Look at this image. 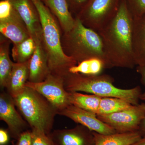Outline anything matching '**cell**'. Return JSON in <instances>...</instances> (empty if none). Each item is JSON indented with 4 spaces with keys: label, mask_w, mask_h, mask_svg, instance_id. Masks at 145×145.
<instances>
[{
    "label": "cell",
    "mask_w": 145,
    "mask_h": 145,
    "mask_svg": "<svg viewBox=\"0 0 145 145\" xmlns=\"http://www.w3.org/2000/svg\"><path fill=\"white\" fill-rule=\"evenodd\" d=\"M95 145H129L142 138L138 131L104 135L93 131Z\"/></svg>",
    "instance_id": "18"
},
{
    "label": "cell",
    "mask_w": 145,
    "mask_h": 145,
    "mask_svg": "<svg viewBox=\"0 0 145 145\" xmlns=\"http://www.w3.org/2000/svg\"><path fill=\"white\" fill-rule=\"evenodd\" d=\"M129 102L114 97H102L98 114H108L122 111L133 106Z\"/></svg>",
    "instance_id": "23"
},
{
    "label": "cell",
    "mask_w": 145,
    "mask_h": 145,
    "mask_svg": "<svg viewBox=\"0 0 145 145\" xmlns=\"http://www.w3.org/2000/svg\"><path fill=\"white\" fill-rule=\"evenodd\" d=\"M48 135L54 145H95L93 131L82 125L70 129L54 130Z\"/></svg>",
    "instance_id": "11"
},
{
    "label": "cell",
    "mask_w": 145,
    "mask_h": 145,
    "mask_svg": "<svg viewBox=\"0 0 145 145\" xmlns=\"http://www.w3.org/2000/svg\"><path fill=\"white\" fill-rule=\"evenodd\" d=\"M121 0H89L75 16L84 25L97 32L117 13Z\"/></svg>",
    "instance_id": "6"
},
{
    "label": "cell",
    "mask_w": 145,
    "mask_h": 145,
    "mask_svg": "<svg viewBox=\"0 0 145 145\" xmlns=\"http://www.w3.org/2000/svg\"><path fill=\"white\" fill-rule=\"evenodd\" d=\"M132 49L136 65L145 67V14L133 18Z\"/></svg>",
    "instance_id": "15"
},
{
    "label": "cell",
    "mask_w": 145,
    "mask_h": 145,
    "mask_svg": "<svg viewBox=\"0 0 145 145\" xmlns=\"http://www.w3.org/2000/svg\"><path fill=\"white\" fill-rule=\"evenodd\" d=\"M58 114L69 118L75 123L82 125L94 132L104 135L117 132L115 130L102 121L96 114L70 105Z\"/></svg>",
    "instance_id": "10"
},
{
    "label": "cell",
    "mask_w": 145,
    "mask_h": 145,
    "mask_svg": "<svg viewBox=\"0 0 145 145\" xmlns=\"http://www.w3.org/2000/svg\"><path fill=\"white\" fill-rule=\"evenodd\" d=\"M74 26L62 33L61 43L65 54L77 64L85 60L97 58L103 61L106 69L112 68L104 51L103 42L97 31L85 26L75 18Z\"/></svg>",
    "instance_id": "4"
},
{
    "label": "cell",
    "mask_w": 145,
    "mask_h": 145,
    "mask_svg": "<svg viewBox=\"0 0 145 145\" xmlns=\"http://www.w3.org/2000/svg\"><path fill=\"white\" fill-rule=\"evenodd\" d=\"M65 88L69 92H84L101 97L123 99L133 105H138L142 94L139 86L129 89L113 85L114 78L106 74L87 75L67 72L63 77Z\"/></svg>",
    "instance_id": "3"
},
{
    "label": "cell",
    "mask_w": 145,
    "mask_h": 145,
    "mask_svg": "<svg viewBox=\"0 0 145 145\" xmlns=\"http://www.w3.org/2000/svg\"><path fill=\"white\" fill-rule=\"evenodd\" d=\"M9 133L7 130L0 129V145H6L9 140Z\"/></svg>",
    "instance_id": "28"
},
{
    "label": "cell",
    "mask_w": 145,
    "mask_h": 145,
    "mask_svg": "<svg viewBox=\"0 0 145 145\" xmlns=\"http://www.w3.org/2000/svg\"><path fill=\"white\" fill-rule=\"evenodd\" d=\"M12 96L8 93L0 94V119L6 123L11 137L16 140L27 129L29 125L16 110Z\"/></svg>",
    "instance_id": "9"
},
{
    "label": "cell",
    "mask_w": 145,
    "mask_h": 145,
    "mask_svg": "<svg viewBox=\"0 0 145 145\" xmlns=\"http://www.w3.org/2000/svg\"><path fill=\"white\" fill-rule=\"evenodd\" d=\"M12 145H32L31 130H27L22 133L12 142Z\"/></svg>",
    "instance_id": "27"
},
{
    "label": "cell",
    "mask_w": 145,
    "mask_h": 145,
    "mask_svg": "<svg viewBox=\"0 0 145 145\" xmlns=\"http://www.w3.org/2000/svg\"><path fill=\"white\" fill-rule=\"evenodd\" d=\"M133 18L126 0H121L117 13L98 33L112 67L133 68L132 49Z\"/></svg>",
    "instance_id": "1"
},
{
    "label": "cell",
    "mask_w": 145,
    "mask_h": 145,
    "mask_svg": "<svg viewBox=\"0 0 145 145\" xmlns=\"http://www.w3.org/2000/svg\"><path fill=\"white\" fill-rule=\"evenodd\" d=\"M36 43L31 37L20 43L13 44L12 57L15 63H24L28 61L34 54Z\"/></svg>",
    "instance_id": "21"
},
{
    "label": "cell",
    "mask_w": 145,
    "mask_h": 145,
    "mask_svg": "<svg viewBox=\"0 0 145 145\" xmlns=\"http://www.w3.org/2000/svg\"><path fill=\"white\" fill-rule=\"evenodd\" d=\"M70 12L72 15L78 14L85 6L89 0H67Z\"/></svg>",
    "instance_id": "26"
},
{
    "label": "cell",
    "mask_w": 145,
    "mask_h": 145,
    "mask_svg": "<svg viewBox=\"0 0 145 145\" xmlns=\"http://www.w3.org/2000/svg\"><path fill=\"white\" fill-rule=\"evenodd\" d=\"M69 93L71 105L97 115L102 97L94 94H84L80 92Z\"/></svg>",
    "instance_id": "20"
},
{
    "label": "cell",
    "mask_w": 145,
    "mask_h": 145,
    "mask_svg": "<svg viewBox=\"0 0 145 145\" xmlns=\"http://www.w3.org/2000/svg\"><path fill=\"white\" fill-rule=\"evenodd\" d=\"M36 44H42V29L39 12L32 0H10Z\"/></svg>",
    "instance_id": "12"
},
{
    "label": "cell",
    "mask_w": 145,
    "mask_h": 145,
    "mask_svg": "<svg viewBox=\"0 0 145 145\" xmlns=\"http://www.w3.org/2000/svg\"><path fill=\"white\" fill-rule=\"evenodd\" d=\"M39 12L42 29V45L46 53L50 72L63 78L69 68L77 64L65 54L61 43L62 33L58 21L42 0H32Z\"/></svg>",
    "instance_id": "2"
},
{
    "label": "cell",
    "mask_w": 145,
    "mask_h": 145,
    "mask_svg": "<svg viewBox=\"0 0 145 145\" xmlns=\"http://www.w3.org/2000/svg\"><path fill=\"white\" fill-rule=\"evenodd\" d=\"M25 86L42 95L59 112L71 105L70 93L65 88L63 78L58 75L50 73L41 82L34 83L27 81Z\"/></svg>",
    "instance_id": "7"
},
{
    "label": "cell",
    "mask_w": 145,
    "mask_h": 145,
    "mask_svg": "<svg viewBox=\"0 0 145 145\" xmlns=\"http://www.w3.org/2000/svg\"><path fill=\"white\" fill-rule=\"evenodd\" d=\"M0 32L13 44L20 43L30 37L25 24L14 7L7 19L0 20Z\"/></svg>",
    "instance_id": "13"
},
{
    "label": "cell",
    "mask_w": 145,
    "mask_h": 145,
    "mask_svg": "<svg viewBox=\"0 0 145 145\" xmlns=\"http://www.w3.org/2000/svg\"><path fill=\"white\" fill-rule=\"evenodd\" d=\"M13 99L16 108L31 129L39 130L49 135L55 116L58 114L57 109L42 95L27 86Z\"/></svg>",
    "instance_id": "5"
},
{
    "label": "cell",
    "mask_w": 145,
    "mask_h": 145,
    "mask_svg": "<svg viewBox=\"0 0 145 145\" xmlns=\"http://www.w3.org/2000/svg\"><path fill=\"white\" fill-rule=\"evenodd\" d=\"M32 145H54L48 135L38 129L31 130Z\"/></svg>",
    "instance_id": "25"
},
{
    "label": "cell",
    "mask_w": 145,
    "mask_h": 145,
    "mask_svg": "<svg viewBox=\"0 0 145 145\" xmlns=\"http://www.w3.org/2000/svg\"><path fill=\"white\" fill-rule=\"evenodd\" d=\"M138 131L142 137H145V116L140 122Z\"/></svg>",
    "instance_id": "30"
},
{
    "label": "cell",
    "mask_w": 145,
    "mask_h": 145,
    "mask_svg": "<svg viewBox=\"0 0 145 145\" xmlns=\"http://www.w3.org/2000/svg\"><path fill=\"white\" fill-rule=\"evenodd\" d=\"M105 65L103 61L97 58L85 60L69 69L68 72L87 75L101 74Z\"/></svg>",
    "instance_id": "22"
},
{
    "label": "cell",
    "mask_w": 145,
    "mask_h": 145,
    "mask_svg": "<svg viewBox=\"0 0 145 145\" xmlns=\"http://www.w3.org/2000/svg\"><path fill=\"white\" fill-rule=\"evenodd\" d=\"M136 70L137 72L140 74L141 78V82L145 85V67L137 66ZM140 100L145 102V91L141 94Z\"/></svg>",
    "instance_id": "29"
},
{
    "label": "cell",
    "mask_w": 145,
    "mask_h": 145,
    "mask_svg": "<svg viewBox=\"0 0 145 145\" xmlns=\"http://www.w3.org/2000/svg\"><path fill=\"white\" fill-rule=\"evenodd\" d=\"M56 18L62 33L71 30L75 24V18L70 12L67 0H42Z\"/></svg>",
    "instance_id": "16"
},
{
    "label": "cell",
    "mask_w": 145,
    "mask_h": 145,
    "mask_svg": "<svg viewBox=\"0 0 145 145\" xmlns=\"http://www.w3.org/2000/svg\"><path fill=\"white\" fill-rule=\"evenodd\" d=\"M129 9L133 18L145 14V0H126Z\"/></svg>",
    "instance_id": "24"
},
{
    "label": "cell",
    "mask_w": 145,
    "mask_h": 145,
    "mask_svg": "<svg viewBox=\"0 0 145 145\" xmlns=\"http://www.w3.org/2000/svg\"><path fill=\"white\" fill-rule=\"evenodd\" d=\"M145 116V103L118 112L97 115L100 120L119 133L138 131L140 122Z\"/></svg>",
    "instance_id": "8"
},
{
    "label": "cell",
    "mask_w": 145,
    "mask_h": 145,
    "mask_svg": "<svg viewBox=\"0 0 145 145\" xmlns=\"http://www.w3.org/2000/svg\"><path fill=\"white\" fill-rule=\"evenodd\" d=\"M36 49L29 61V77L28 82H41L50 74L46 53L42 44H36Z\"/></svg>",
    "instance_id": "14"
},
{
    "label": "cell",
    "mask_w": 145,
    "mask_h": 145,
    "mask_svg": "<svg viewBox=\"0 0 145 145\" xmlns=\"http://www.w3.org/2000/svg\"><path fill=\"white\" fill-rule=\"evenodd\" d=\"M10 41L1 34L0 36V86L2 88H6L14 62L9 56Z\"/></svg>",
    "instance_id": "19"
},
{
    "label": "cell",
    "mask_w": 145,
    "mask_h": 145,
    "mask_svg": "<svg viewBox=\"0 0 145 145\" xmlns=\"http://www.w3.org/2000/svg\"><path fill=\"white\" fill-rule=\"evenodd\" d=\"M129 145H145V137H142L140 140Z\"/></svg>",
    "instance_id": "31"
},
{
    "label": "cell",
    "mask_w": 145,
    "mask_h": 145,
    "mask_svg": "<svg viewBox=\"0 0 145 145\" xmlns=\"http://www.w3.org/2000/svg\"><path fill=\"white\" fill-rule=\"evenodd\" d=\"M29 61L24 63H14L10 78L6 88L7 93L12 98L16 97L22 91L28 80Z\"/></svg>",
    "instance_id": "17"
}]
</instances>
